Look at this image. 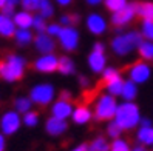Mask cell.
<instances>
[{"label":"cell","instance_id":"cell-1","mask_svg":"<svg viewBox=\"0 0 153 151\" xmlns=\"http://www.w3.org/2000/svg\"><path fill=\"white\" fill-rule=\"evenodd\" d=\"M28 60L17 52H10L0 60V79L6 83H16L23 79Z\"/></svg>","mask_w":153,"mask_h":151},{"label":"cell","instance_id":"cell-2","mask_svg":"<svg viewBox=\"0 0 153 151\" xmlns=\"http://www.w3.org/2000/svg\"><path fill=\"white\" fill-rule=\"evenodd\" d=\"M142 40L144 39H142L141 32L131 29V31H127V32L116 34L110 42V48L116 56L125 57V56L131 54L133 51H136Z\"/></svg>","mask_w":153,"mask_h":151},{"label":"cell","instance_id":"cell-3","mask_svg":"<svg viewBox=\"0 0 153 151\" xmlns=\"http://www.w3.org/2000/svg\"><path fill=\"white\" fill-rule=\"evenodd\" d=\"M141 111L139 106L134 102H122L118 105V110L114 114V122L121 127L122 131H131L134 130L141 122Z\"/></svg>","mask_w":153,"mask_h":151},{"label":"cell","instance_id":"cell-4","mask_svg":"<svg viewBox=\"0 0 153 151\" xmlns=\"http://www.w3.org/2000/svg\"><path fill=\"white\" fill-rule=\"evenodd\" d=\"M118 100L116 97L107 94V93H102L99 94L96 99H94V103H93V117L97 120V122H110L114 119V114H116V110H118Z\"/></svg>","mask_w":153,"mask_h":151},{"label":"cell","instance_id":"cell-5","mask_svg":"<svg viewBox=\"0 0 153 151\" xmlns=\"http://www.w3.org/2000/svg\"><path fill=\"white\" fill-rule=\"evenodd\" d=\"M56 96H57L56 86L50 82L36 83L30 88V93H28V97L31 99L33 105H37V106H50L56 100Z\"/></svg>","mask_w":153,"mask_h":151},{"label":"cell","instance_id":"cell-6","mask_svg":"<svg viewBox=\"0 0 153 151\" xmlns=\"http://www.w3.org/2000/svg\"><path fill=\"white\" fill-rule=\"evenodd\" d=\"M59 46L65 52H74L80 45V32L76 26H62V31L57 35Z\"/></svg>","mask_w":153,"mask_h":151},{"label":"cell","instance_id":"cell-7","mask_svg":"<svg viewBox=\"0 0 153 151\" xmlns=\"http://www.w3.org/2000/svg\"><path fill=\"white\" fill-rule=\"evenodd\" d=\"M127 74H128V80H131L133 83L136 85H144L150 80L152 77V66L149 62H144V60H138L131 63L127 69Z\"/></svg>","mask_w":153,"mask_h":151},{"label":"cell","instance_id":"cell-8","mask_svg":"<svg viewBox=\"0 0 153 151\" xmlns=\"http://www.w3.org/2000/svg\"><path fill=\"white\" fill-rule=\"evenodd\" d=\"M22 123V116L14 110H8L0 116V133L3 136H13L20 130Z\"/></svg>","mask_w":153,"mask_h":151},{"label":"cell","instance_id":"cell-9","mask_svg":"<svg viewBox=\"0 0 153 151\" xmlns=\"http://www.w3.org/2000/svg\"><path fill=\"white\" fill-rule=\"evenodd\" d=\"M57 66H59V56L56 52L39 54L33 62V69L39 74H53L57 71Z\"/></svg>","mask_w":153,"mask_h":151},{"label":"cell","instance_id":"cell-10","mask_svg":"<svg viewBox=\"0 0 153 151\" xmlns=\"http://www.w3.org/2000/svg\"><path fill=\"white\" fill-rule=\"evenodd\" d=\"M134 19H136V3H128L125 8H122L121 11L113 13L110 17V23L114 26V28H125L128 26Z\"/></svg>","mask_w":153,"mask_h":151},{"label":"cell","instance_id":"cell-11","mask_svg":"<svg viewBox=\"0 0 153 151\" xmlns=\"http://www.w3.org/2000/svg\"><path fill=\"white\" fill-rule=\"evenodd\" d=\"M85 26L90 34L99 37V35H104L108 31V20L99 13H90L85 17Z\"/></svg>","mask_w":153,"mask_h":151},{"label":"cell","instance_id":"cell-12","mask_svg":"<svg viewBox=\"0 0 153 151\" xmlns=\"http://www.w3.org/2000/svg\"><path fill=\"white\" fill-rule=\"evenodd\" d=\"M33 46H34V49L37 51L39 54H50V52L56 51L57 42H56V39L50 37L47 32H39V34L34 35Z\"/></svg>","mask_w":153,"mask_h":151},{"label":"cell","instance_id":"cell-13","mask_svg":"<svg viewBox=\"0 0 153 151\" xmlns=\"http://www.w3.org/2000/svg\"><path fill=\"white\" fill-rule=\"evenodd\" d=\"M73 110H74V105L73 102H68V100H62V99H56L50 105V116L53 117H57V119H62V120H68L73 114Z\"/></svg>","mask_w":153,"mask_h":151},{"label":"cell","instance_id":"cell-14","mask_svg":"<svg viewBox=\"0 0 153 151\" xmlns=\"http://www.w3.org/2000/svg\"><path fill=\"white\" fill-rule=\"evenodd\" d=\"M45 131L51 137H60L68 131V122L50 116L47 119V122H45Z\"/></svg>","mask_w":153,"mask_h":151},{"label":"cell","instance_id":"cell-15","mask_svg":"<svg viewBox=\"0 0 153 151\" xmlns=\"http://www.w3.org/2000/svg\"><path fill=\"white\" fill-rule=\"evenodd\" d=\"M87 65L93 74H102V71L107 68V54L90 51V54L87 56Z\"/></svg>","mask_w":153,"mask_h":151},{"label":"cell","instance_id":"cell-16","mask_svg":"<svg viewBox=\"0 0 153 151\" xmlns=\"http://www.w3.org/2000/svg\"><path fill=\"white\" fill-rule=\"evenodd\" d=\"M70 119H71L73 123H76V125H80V127L87 125V123H90V120L93 119V110L90 108L88 105H85V103L76 105Z\"/></svg>","mask_w":153,"mask_h":151},{"label":"cell","instance_id":"cell-17","mask_svg":"<svg viewBox=\"0 0 153 151\" xmlns=\"http://www.w3.org/2000/svg\"><path fill=\"white\" fill-rule=\"evenodd\" d=\"M13 20L16 28H20V29H31L33 28V20H34V14L28 13L25 10L20 11H16L13 15Z\"/></svg>","mask_w":153,"mask_h":151},{"label":"cell","instance_id":"cell-18","mask_svg":"<svg viewBox=\"0 0 153 151\" xmlns=\"http://www.w3.org/2000/svg\"><path fill=\"white\" fill-rule=\"evenodd\" d=\"M16 29L17 28L14 25L13 17L5 15V14L0 13V37L2 39H13Z\"/></svg>","mask_w":153,"mask_h":151},{"label":"cell","instance_id":"cell-19","mask_svg":"<svg viewBox=\"0 0 153 151\" xmlns=\"http://www.w3.org/2000/svg\"><path fill=\"white\" fill-rule=\"evenodd\" d=\"M57 73L62 76H73L76 73V62L70 56H59V66Z\"/></svg>","mask_w":153,"mask_h":151},{"label":"cell","instance_id":"cell-20","mask_svg":"<svg viewBox=\"0 0 153 151\" xmlns=\"http://www.w3.org/2000/svg\"><path fill=\"white\" fill-rule=\"evenodd\" d=\"M34 35L36 34H34L33 29H20V28H17L13 39L16 40V43L20 48H25V46H28V45H31V43H33Z\"/></svg>","mask_w":153,"mask_h":151},{"label":"cell","instance_id":"cell-21","mask_svg":"<svg viewBox=\"0 0 153 151\" xmlns=\"http://www.w3.org/2000/svg\"><path fill=\"white\" fill-rule=\"evenodd\" d=\"M136 17L142 22H153V2L136 3Z\"/></svg>","mask_w":153,"mask_h":151},{"label":"cell","instance_id":"cell-22","mask_svg":"<svg viewBox=\"0 0 153 151\" xmlns=\"http://www.w3.org/2000/svg\"><path fill=\"white\" fill-rule=\"evenodd\" d=\"M136 140L142 147L153 145V125L152 127H139L136 131Z\"/></svg>","mask_w":153,"mask_h":151},{"label":"cell","instance_id":"cell-23","mask_svg":"<svg viewBox=\"0 0 153 151\" xmlns=\"http://www.w3.org/2000/svg\"><path fill=\"white\" fill-rule=\"evenodd\" d=\"M138 85L133 83L131 80H124V86H122V93H121V97L124 99V102H134V99L138 97Z\"/></svg>","mask_w":153,"mask_h":151},{"label":"cell","instance_id":"cell-24","mask_svg":"<svg viewBox=\"0 0 153 151\" xmlns=\"http://www.w3.org/2000/svg\"><path fill=\"white\" fill-rule=\"evenodd\" d=\"M122 86H124V79L122 76L113 79V80H108L104 83V88H105V93L110 94L113 97H121V93H122Z\"/></svg>","mask_w":153,"mask_h":151},{"label":"cell","instance_id":"cell-25","mask_svg":"<svg viewBox=\"0 0 153 151\" xmlns=\"http://www.w3.org/2000/svg\"><path fill=\"white\" fill-rule=\"evenodd\" d=\"M31 110H33V102L28 96H17L14 99V111H17L20 116H23L25 113Z\"/></svg>","mask_w":153,"mask_h":151},{"label":"cell","instance_id":"cell-26","mask_svg":"<svg viewBox=\"0 0 153 151\" xmlns=\"http://www.w3.org/2000/svg\"><path fill=\"white\" fill-rule=\"evenodd\" d=\"M138 54L144 62H153V42L142 40L141 45L138 46Z\"/></svg>","mask_w":153,"mask_h":151},{"label":"cell","instance_id":"cell-27","mask_svg":"<svg viewBox=\"0 0 153 151\" xmlns=\"http://www.w3.org/2000/svg\"><path fill=\"white\" fill-rule=\"evenodd\" d=\"M56 13V8H54V2L53 0H40V5H39V11L37 14L42 15L45 20L51 19Z\"/></svg>","mask_w":153,"mask_h":151},{"label":"cell","instance_id":"cell-28","mask_svg":"<svg viewBox=\"0 0 153 151\" xmlns=\"http://www.w3.org/2000/svg\"><path fill=\"white\" fill-rule=\"evenodd\" d=\"M88 151H110V142L104 136H97L88 144Z\"/></svg>","mask_w":153,"mask_h":151},{"label":"cell","instance_id":"cell-29","mask_svg":"<svg viewBox=\"0 0 153 151\" xmlns=\"http://www.w3.org/2000/svg\"><path fill=\"white\" fill-rule=\"evenodd\" d=\"M39 122H40V114L37 111H28V113H25L23 116H22V123L25 127H28V128H34V127H37L39 125Z\"/></svg>","mask_w":153,"mask_h":151},{"label":"cell","instance_id":"cell-30","mask_svg":"<svg viewBox=\"0 0 153 151\" xmlns=\"http://www.w3.org/2000/svg\"><path fill=\"white\" fill-rule=\"evenodd\" d=\"M128 5V0H104V6L108 13H118Z\"/></svg>","mask_w":153,"mask_h":151},{"label":"cell","instance_id":"cell-31","mask_svg":"<svg viewBox=\"0 0 153 151\" xmlns=\"http://www.w3.org/2000/svg\"><path fill=\"white\" fill-rule=\"evenodd\" d=\"M105 133H107V136H108L111 140H114V139H119V137H121L122 130H121V127H119L114 120H110L108 123H107Z\"/></svg>","mask_w":153,"mask_h":151},{"label":"cell","instance_id":"cell-32","mask_svg":"<svg viewBox=\"0 0 153 151\" xmlns=\"http://www.w3.org/2000/svg\"><path fill=\"white\" fill-rule=\"evenodd\" d=\"M110 151H131L130 147V142L127 139H114L111 144H110Z\"/></svg>","mask_w":153,"mask_h":151},{"label":"cell","instance_id":"cell-33","mask_svg":"<svg viewBox=\"0 0 153 151\" xmlns=\"http://www.w3.org/2000/svg\"><path fill=\"white\" fill-rule=\"evenodd\" d=\"M119 76H121V71H119L118 68H114V66H107V68L102 71L101 79H102V83H105V82L113 80V79L119 77Z\"/></svg>","mask_w":153,"mask_h":151},{"label":"cell","instance_id":"cell-34","mask_svg":"<svg viewBox=\"0 0 153 151\" xmlns=\"http://www.w3.org/2000/svg\"><path fill=\"white\" fill-rule=\"evenodd\" d=\"M47 25L48 22L43 19L42 15L39 14H36L34 15V20H33V31H36V34H39V32H45V29H47Z\"/></svg>","mask_w":153,"mask_h":151},{"label":"cell","instance_id":"cell-35","mask_svg":"<svg viewBox=\"0 0 153 151\" xmlns=\"http://www.w3.org/2000/svg\"><path fill=\"white\" fill-rule=\"evenodd\" d=\"M141 35L144 40L153 42V22H142L141 23Z\"/></svg>","mask_w":153,"mask_h":151},{"label":"cell","instance_id":"cell-36","mask_svg":"<svg viewBox=\"0 0 153 151\" xmlns=\"http://www.w3.org/2000/svg\"><path fill=\"white\" fill-rule=\"evenodd\" d=\"M22 10L28 11V13H37L39 11V5H40V0H20Z\"/></svg>","mask_w":153,"mask_h":151},{"label":"cell","instance_id":"cell-37","mask_svg":"<svg viewBox=\"0 0 153 151\" xmlns=\"http://www.w3.org/2000/svg\"><path fill=\"white\" fill-rule=\"evenodd\" d=\"M20 3V0H6V3H5V6L2 8V14H5V15H10V17H13L14 15V13H16V8H17V5Z\"/></svg>","mask_w":153,"mask_h":151},{"label":"cell","instance_id":"cell-38","mask_svg":"<svg viewBox=\"0 0 153 151\" xmlns=\"http://www.w3.org/2000/svg\"><path fill=\"white\" fill-rule=\"evenodd\" d=\"M77 22H79V15L76 14H64L59 19V23L62 26H74Z\"/></svg>","mask_w":153,"mask_h":151},{"label":"cell","instance_id":"cell-39","mask_svg":"<svg viewBox=\"0 0 153 151\" xmlns=\"http://www.w3.org/2000/svg\"><path fill=\"white\" fill-rule=\"evenodd\" d=\"M60 31H62V25L59 22L57 23H54V22L48 23L47 25V29H45V32H47L50 37H53V39H57V35L60 34Z\"/></svg>","mask_w":153,"mask_h":151},{"label":"cell","instance_id":"cell-40","mask_svg":"<svg viewBox=\"0 0 153 151\" xmlns=\"http://www.w3.org/2000/svg\"><path fill=\"white\" fill-rule=\"evenodd\" d=\"M77 83L80 88H84V90H87V88L90 86V83H91V80L87 77V76H79L77 77Z\"/></svg>","mask_w":153,"mask_h":151},{"label":"cell","instance_id":"cell-41","mask_svg":"<svg viewBox=\"0 0 153 151\" xmlns=\"http://www.w3.org/2000/svg\"><path fill=\"white\" fill-rule=\"evenodd\" d=\"M59 99L71 102V100H73V93H71L70 90H62V91L59 93Z\"/></svg>","mask_w":153,"mask_h":151},{"label":"cell","instance_id":"cell-42","mask_svg":"<svg viewBox=\"0 0 153 151\" xmlns=\"http://www.w3.org/2000/svg\"><path fill=\"white\" fill-rule=\"evenodd\" d=\"M91 51H96V52H105V43L104 42H94L93 46H91Z\"/></svg>","mask_w":153,"mask_h":151},{"label":"cell","instance_id":"cell-43","mask_svg":"<svg viewBox=\"0 0 153 151\" xmlns=\"http://www.w3.org/2000/svg\"><path fill=\"white\" fill-rule=\"evenodd\" d=\"M56 5H59V6H62V8H67V6H70L71 3H73V0H53Z\"/></svg>","mask_w":153,"mask_h":151},{"label":"cell","instance_id":"cell-44","mask_svg":"<svg viewBox=\"0 0 153 151\" xmlns=\"http://www.w3.org/2000/svg\"><path fill=\"white\" fill-rule=\"evenodd\" d=\"M71 151H88V144H79L76 145Z\"/></svg>","mask_w":153,"mask_h":151},{"label":"cell","instance_id":"cell-45","mask_svg":"<svg viewBox=\"0 0 153 151\" xmlns=\"http://www.w3.org/2000/svg\"><path fill=\"white\" fill-rule=\"evenodd\" d=\"M85 3L88 6H99L101 3H104V0H85Z\"/></svg>","mask_w":153,"mask_h":151},{"label":"cell","instance_id":"cell-46","mask_svg":"<svg viewBox=\"0 0 153 151\" xmlns=\"http://www.w3.org/2000/svg\"><path fill=\"white\" fill-rule=\"evenodd\" d=\"M6 136H3L2 133H0V151H5V148H6V139H5Z\"/></svg>","mask_w":153,"mask_h":151},{"label":"cell","instance_id":"cell-47","mask_svg":"<svg viewBox=\"0 0 153 151\" xmlns=\"http://www.w3.org/2000/svg\"><path fill=\"white\" fill-rule=\"evenodd\" d=\"M139 127H152V120L147 119V117H142L141 122H139Z\"/></svg>","mask_w":153,"mask_h":151},{"label":"cell","instance_id":"cell-48","mask_svg":"<svg viewBox=\"0 0 153 151\" xmlns=\"http://www.w3.org/2000/svg\"><path fill=\"white\" fill-rule=\"evenodd\" d=\"M131 151H149L147 147H142V145H136L134 148H131Z\"/></svg>","mask_w":153,"mask_h":151},{"label":"cell","instance_id":"cell-49","mask_svg":"<svg viewBox=\"0 0 153 151\" xmlns=\"http://www.w3.org/2000/svg\"><path fill=\"white\" fill-rule=\"evenodd\" d=\"M5 3H6V0H0V11H2V8L5 6Z\"/></svg>","mask_w":153,"mask_h":151},{"label":"cell","instance_id":"cell-50","mask_svg":"<svg viewBox=\"0 0 153 151\" xmlns=\"http://www.w3.org/2000/svg\"><path fill=\"white\" fill-rule=\"evenodd\" d=\"M152 147H153V145H152Z\"/></svg>","mask_w":153,"mask_h":151}]
</instances>
